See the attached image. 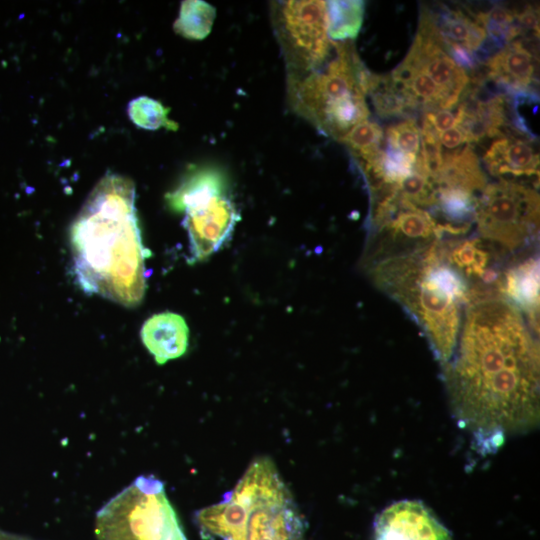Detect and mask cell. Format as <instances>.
<instances>
[{"mask_svg":"<svg viewBox=\"0 0 540 540\" xmlns=\"http://www.w3.org/2000/svg\"><path fill=\"white\" fill-rule=\"evenodd\" d=\"M451 409L481 447L529 430L539 418V345L502 295L470 301L458 342L442 366Z\"/></svg>","mask_w":540,"mask_h":540,"instance_id":"6da1fadb","label":"cell"},{"mask_svg":"<svg viewBox=\"0 0 540 540\" xmlns=\"http://www.w3.org/2000/svg\"><path fill=\"white\" fill-rule=\"evenodd\" d=\"M129 178L105 174L88 195L69 229L78 286L125 307H136L146 293L144 247Z\"/></svg>","mask_w":540,"mask_h":540,"instance_id":"7a4b0ae2","label":"cell"},{"mask_svg":"<svg viewBox=\"0 0 540 540\" xmlns=\"http://www.w3.org/2000/svg\"><path fill=\"white\" fill-rule=\"evenodd\" d=\"M371 281L421 328L441 367L452 357L470 302V286L450 263L446 241L366 266Z\"/></svg>","mask_w":540,"mask_h":540,"instance_id":"3957f363","label":"cell"},{"mask_svg":"<svg viewBox=\"0 0 540 540\" xmlns=\"http://www.w3.org/2000/svg\"><path fill=\"white\" fill-rule=\"evenodd\" d=\"M334 56L318 69L288 79V97L294 111L320 132L341 140L354 126L366 121L371 72L348 41L334 42Z\"/></svg>","mask_w":540,"mask_h":540,"instance_id":"277c9868","label":"cell"},{"mask_svg":"<svg viewBox=\"0 0 540 540\" xmlns=\"http://www.w3.org/2000/svg\"><path fill=\"white\" fill-rule=\"evenodd\" d=\"M228 193L225 174L203 167L186 173L177 187L165 195L170 210L184 214L191 261L206 260L229 240L239 213Z\"/></svg>","mask_w":540,"mask_h":540,"instance_id":"5b68a950","label":"cell"},{"mask_svg":"<svg viewBox=\"0 0 540 540\" xmlns=\"http://www.w3.org/2000/svg\"><path fill=\"white\" fill-rule=\"evenodd\" d=\"M539 195L507 179L487 184L477 196L475 219L482 240L503 254L519 253L538 239Z\"/></svg>","mask_w":540,"mask_h":540,"instance_id":"8992f818","label":"cell"},{"mask_svg":"<svg viewBox=\"0 0 540 540\" xmlns=\"http://www.w3.org/2000/svg\"><path fill=\"white\" fill-rule=\"evenodd\" d=\"M177 519L163 482L142 475L98 511L95 533L98 540H164Z\"/></svg>","mask_w":540,"mask_h":540,"instance_id":"52a82bcc","label":"cell"},{"mask_svg":"<svg viewBox=\"0 0 540 540\" xmlns=\"http://www.w3.org/2000/svg\"><path fill=\"white\" fill-rule=\"evenodd\" d=\"M274 22L286 60L288 79L299 78L318 69L332 55L333 41L327 34L325 1L280 2Z\"/></svg>","mask_w":540,"mask_h":540,"instance_id":"ba28073f","label":"cell"},{"mask_svg":"<svg viewBox=\"0 0 540 540\" xmlns=\"http://www.w3.org/2000/svg\"><path fill=\"white\" fill-rule=\"evenodd\" d=\"M404 60L421 70L440 89L444 110L453 109L470 82L467 72L446 52L433 35L418 29Z\"/></svg>","mask_w":540,"mask_h":540,"instance_id":"9c48e42d","label":"cell"},{"mask_svg":"<svg viewBox=\"0 0 540 540\" xmlns=\"http://www.w3.org/2000/svg\"><path fill=\"white\" fill-rule=\"evenodd\" d=\"M375 540H452L449 530L422 502L402 500L386 507L374 525Z\"/></svg>","mask_w":540,"mask_h":540,"instance_id":"30bf717a","label":"cell"},{"mask_svg":"<svg viewBox=\"0 0 540 540\" xmlns=\"http://www.w3.org/2000/svg\"><path fill=\"white\" fill-rule=\"evenodd\" d=\"M305 525L288 491L250 506L245 540H304Z\"/></svg>","mask_w":540,"mask_h":540,"instance_id":"8fae6325","label":"cell"},{"mask_svg":"<svg viewBox=\"0 0 540 540\" xmlns=\"http://www.w3.org/2000/svg\"><path fill=\"white\" fill-rule=\"evenodd\" d=\"M486 77L506 95L520 102L536 101V60L522 41L506 44L484 64Z\"/></svg>","mask_w":540,"mask_h":540,"instance_id":"7c38bea8","label":"cell"},{"mask_svg":"<svg viewBox=\"0 0 540 540\" xmlns=\"http://www.w3.org/2000/svg\"><path fill=\"white\" fill-rule=\"evenodd\" d=\"M500 293L522 313L530 328L538 335V257L527 256L507 268L502 274Z\"/></svg>","mask_w":540,"mask_h":540,"instance_id":"4fadbf2b","label":"cell"},{"mask_svg":"<svg viewBox=\"0 0 540 540\" xmlns=\"http://www.w3.org/2000/svg\"><path fill=\"white\" fill-rule=\"evenodd\" d=\"M491 175L508 177H539V156L531 140L510 134L498 137L483 156Z\"/></svg>","mask_w":540,"mask_h":540,"instance_id":"5bb4252c","label":"cell"},{"mask_svg":"<svg viewBox=\"0 0 540 540\" xmlns=\"http://www.w3.org/2000/svg\"><path fill=\"white\" fill-rule=\"evenodd\" d=\"M141 339L156 363L162 365L186 353L189 345V328L181 315L162 312L144 322Z\"/></svg>","mask_w":540,"mask_h":540,"instance_id":"9a60e30c","label":"cell"},{"mask_svg":"<svg viewBox=\"0 0 540 540\" xmlns=\"http://www.w3.org/2000/svg\"><path fill=\"white\" fill-rule=\"evenodd\" d=\"M419 27L433 34L444 45L455 43L475 55L486 41L485 30L460 10L441 6L437 11L421 12Z\"/></svg>","mask_w":540,"mask_h":540,"instance_id":"2e32d148","label":"cell"},{"mask_svg":"<svg viewBox=\"0 0 540 540\" xmlns=\"http://www.w3.org/2000/svg\"><path fill=\"white\" fill-rule=\"evenodd\" d=\"M249 509L229 492L221 502L199 510L195 520L204 538L245 540Z\"/></svg>","mask_w":540,"mask_h":540,"instance_id":"e0dca14e","label":"cell"},{"mask_svg":"<svg viewBox=\"0 0 540 540\" xmlns=\"http://www.w3.org/2000/svg\"><path fill=\"white\" fill-rule=\"evenodd\" d=\"M487 185V178L480 161L468 144L448 153H443V163L436 179L440 189H459L476 196Z\"/></svg>","mask_w":540,"mask_h":540,"instance_id":"ac0fdd59","label":"cell"},{"mask_svg":"<svg viewBox=\"0 0 540 540\" xmlns=\"http://www.w3.org/2000/svg\"><path fill=\"white\" fill-rule=\"evenodd\" d=\"M325 4L329 39L340 42L355 39L363 23L365 2L359 0L325 1Z\"/></svg>","mask_w":540,"mask_h":540,"instance_id":"d6986e66","label":"cell"},{"mask_svg":"<svg viewBox=\"0 0 540 540\" xmlns=\"http://www.w3.org/2000/svg\"><path fill=\"white\" fill-rule=\"evenodd\" d=\"M367 95H370L377 115L382 118L404 117L419 109L390 76L373 74Z\"/></svg>","mask_w":540,"mask_h":540,"instance_id":"ffe728a7","label":"cell"},{"mask_svg":"<svg viewBox=\"0 0 540 540\" xmlns=\"http://www.w3.org/2000/svg\"><path fill=\"white\" fill-rule=\"evenodd\" d=\"M216 16L215 8L201 0H186L181 3L179 17L173 28L179 35L201 40L211 32Z\"/></svg>","mask_w":540,"mask_h":540,"instance_id":"44dd1931","label":"cell"},{"mask_svg":"<svg viewBox=\"0 0 540 540\" xmlns=\"http://www.w3.org/2000/svg\"><path fill=\"white\" fill-rule=\"evenodd\" d=\"M383 137L381 126L366 120L354 126L340 141L359 158L358 162H366L380 153Z\"/></svg>","mask_w":540,"mask_h":540,"instance_id":"7402d4cb","label":"cell"},{"mask_svg":"<svg viewBox=\"0 0 540 540\" xmlns=\"http://www.w3.org/2000/svg\"><path fill=\"white\" fill-rule=\"evenodd\" d=\"M127 111L131 121L140 128L157 130L164 127L172 131L178 129V124L168 118L169 109L153 98H135L129 103Z\"/></svg>","mask_w":540,"mask_h":540,"instance_id":"603a6c76","label":"cell"},{"mask_svg":"<svg viewBox=\"0 0 540 540\" xmlns=\"http://www.w3.org/2000/svg\"><path fill=\"white\" fill-rule=\"evenodd\" d=\"M387 147L409 155L418 156L420 151V130L413 118H407L386 129Z\"/></svg>","mask_w":540,"mask_h":540,"instance_id":"cb8c5ba5","label":"cell"},{"mask_svg":"<svg viewBox=\"0 0 540 540\" xmlns=\"http://www.w3.org/2000/svg\"><path fill=\"white\" fill-rule=\"evenodd\" d=\"M456 112L444 109L425 110L422 118V126L429 128L437 135L443 131L457 126Z\"/></svg>","mask_w":540,"mask_h":540,"instance_id":"d4e9b609","label":"cell"},{"mask_svg":"<svg viewBox=\"0 0 540 540\" xmlns=\"http://www.w3.org/2000/svg\"><path fill=\"white\" fill-rule=\"evenodd\" d=\"M516 24L521 31V35L533 32L535 36L539 35L538 12L532 6H526L520 13H516Z\"/></svg>","mask_w":540,"mask_h":540,"instance_id":"484cf974","label":"cell"},{"mask_svg":"<svg viewBox=\"0 0 540 540\" xmlns=\"http://www.w3.org/2000/svg\"><path fill=\"white\" fill-rule=\"evenodd\" d=\"M438 140L441 146L447 149H458L463 144L468 143L465 133L458 126L439 133Z\"/></svg>","mask_w":540,"mask_h":540,"instance_id":"4316f807","label":"cell"},{"mask_svg":"<svg viewBox=\"0 0 540 540\" xmlns=\"http://www.w3.org/2000/svg\"><path fill=\"white\" fill-rule=\"evenodd\" d=\"M0 540H32V539L0 530Z\"/></svg>","mask_w":540,"mask_h":540,"instance_id":"83f0119b","label":"cell"}]
</instances>
